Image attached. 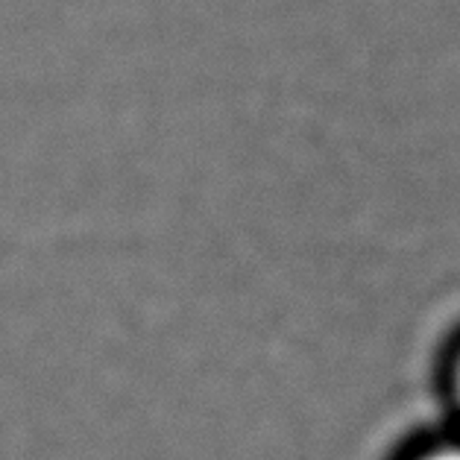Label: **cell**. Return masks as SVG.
Segmentation results:
<instances>
[{
	"label": "cell",
	"mask_w": 460,
	"mask_h": 460,
	"mask_svg": "<svg viewBox=\"0 0 460 460\" xmlns=\"http://www.w3.org/2000/svg\"><path fill=\"white\" fill-rule=\"evenodd\" d=\"M455 385H457V399H460V364H457V378H455Z\"/></svg>",
	"instance_id": "2"
},
{
	"label": "cell",
	"mask_w": 460,
	"mask_h": 460,
	"mask_svg": "<svg viewBox=\"0 0 460 460\" xmlns=\"http://www.w3.org/2000/svg\"><path fill=\"white\" fill-rule=\"evenodd\" d=\"M425 460H460V448H446V452H437Z\"/></svg>",
	"instance_id": "1"
}]
</instances>
